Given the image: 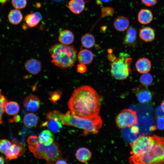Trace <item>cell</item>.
<instances>
[{
  "instance_id": "25",
  "label": "cell",
  "mask_w": 164,
  "mask_h": 164,
  "mask_svg": "<svg viewBox=\"0 0 164 164\" xmlns=\"http://www.w3.org/2000/svg\"><path fill=\"white\" fill-rule=\"evenodd\" d=\"M8 18L10 23L13 25H17L22 21L23 15L19 9H15L10 11L8 15Z\"/></svg>"
},
{
  "instance_id": "18",
  "label": "cell",
  "mask_w": 164,
  "mask_h": 164,
  "mask_svg": "<svg viewBox=\"0 0 164 164\" xmlns=\"http://www.w3.org/2000/svg\"><path fill=\"white\" fill-rule=\"evenodd\" d=\"M129 25L128 19L124 16H119L116 18L114 22L115 29L120 32H123L127 29Z\"/></svg>"
},
{
  "instance_id": "8",
  "label": "cell",
  "mask_w": 164,
  "mask_h": 164,
  "mask_svg": "<svg viewBox=\"0 0 164 164\" xmlns=\"http://www.w3.org/2000/svg\"><path fill=\"white\" fill-rule=\"evenodd\" d=\"M117 126L120 128L131 127L138 124V117L136 111L130 109L123 110L116 118Z\"/></svg>"
},
{
  "instance_id": "37",
  "label": "cell",
  "mask_w": 164,
  "mask_h": 164,
  "mask_svg": "<svg viewBox=\"0 0 164 164\" xmlns=\"http://www.w3.org/2000/svg\"><path fill=\"white\" fill-rule=\"evenodd\" d=\"M55 164H67L68 162L66 160L62 159L61 158L57 160Z\"/></svg>"
},
{
  "instance_id": "43",
  "label": "cell",
  "mask_w": 164,
  "mask_h": 164,
  "mask_svg": "<svg viewBox=\"0 0 164 164\" xmlns=\"http://www.w3.org/2000/svg\"><path fill=\"white\" fill-rule=\"evenodd\" d=\"M25 24H24L23 25H22V27L23 29H27V27L28 25L26 26Z\"/></svg>"
},
{
  "instance_id": "5",
  "label": "cell",
  "mask_w": 164,
  "mask_h": 164,
  "mask_svg": "<svg viewBox=\"0 0 164 164\" xmlns=\"http://www.w3.org/2000/svg\"><path fill=\"white\" fill-rule=\"evenodd\" d=\"M29 148L34 157L43 159L46 164H52L61 158L62 154L58 143L54 140L50 145H46L39 141L28 144Z\"/></svg>"
},
{
  "instance_id": "35",
  "label": "cell",
  "mask_w": 164,
  "mask_h": 164,
  "mask_svg": "<svg viewBox=\"0 0 164 164\" xmlns=\"http://www.w3.org/2000/svg\"><path fill=\"white\" fill-rule=\"evenodd\" d=\"M142 3L148 7L154 6L157 2V0H141Z\"/></svg>"
},
{
  "instance_id": "44",
  "label": "cell",
  "mask_w": 164,
  "mask_h": 164,
  "mask_svg": "<svg viewBox=\"0 0 164 164\" xmlns=\"http://www.w3.org/2000/svg\"><path fill=\"white\" fill-rule=\"evenodd\" d=\"M2 94L1 91V90H0V100L1 96H2Z\"/></svg>"
},
{
  "instance_id": "29",
  "label": "cell",
  "mask_w": 164,
  "mask_h": 164,
  "mask_svg": "<svg viewBox=\"0 0 164 164\" xmlns=\"http://www.w3.org/2000/svg\"><path fill=\"white\" fill-rule=\"evenodd\" d=\"M141 84L145 87L150 86L152 83L153 78L152 75L148 72L143 73L140 79Z\"/></svg>"
},
{
  "instance_id": "3",
  "label": "cell",
  "mask_w": 164,
  "mask_h": 164,
  "mask_svg": "<svg viewBox=\"0 0 164 164\" xmlns=\"http://www.w3.org/2000/svg\"><path fill=\"white\" fill-rule=\"evenodd\" d=\"M59 120L62 124L72 126L84 130L83 135L88 133L97 134L101 127L102 121L97 115L91 118L79 117L72 114L68 111L65 114H61Z\"/></svg>"
},
{
  "instance_id": "4",
  "label": "cell",
  "mask_w": 164,
  "mask_h": 164,
  "mask_svg": "<svg viewBox=\"0 0 164 164\" xmlns=\"http://www.w3.org/2000/svg\"><path fill=\"white\" fill-rule=\"evenodd\" d=\"M154 143L150 149L138 156H130L132 164H164V138L154 135Z\"/></svg>"
},
{
  "instance_id": "2",
  "label": "cell",
  "mask_w": 164,
  "mask_h": 164,
  "mask_svg": "<svg viewBox=\"0 0 164 164\" xmlns=\"http://www.w3.org/2000/svg\"><path fill=\"white\" fill-rule=\"evenodd\" d=\"M49 52L52 62L62 69L71 68L76 63L77 50L73 46L56 43L49 48Z\"/></svg>"
},
{
  "instance_id": "40",
  "label": "cell",
  "mask_w": 164,
  "mask_h": 164,
  "mask_svg": "<svg viewBox=\"0 0 164 164\" xmlns=\"http://www.w3.org/2000/svg\"><path fill=\"white\" fill-rule=\"evenodd\" d=\"M161 108L162 111L164 113V100L161 103Z\"/></svg>"
},
{
  "instance_id": "41",
  "label": "cell",
  "mask_w": 164,
  "mask_h": 164,
  "mask_svg": "<svg viewBox=\"0 0 164 164\" xmlns=\"http://www.w3.org/2000/svg\"><path fill=\"white\" fill-rule=\"evenodd\" d=\"M7 0H0V3L2 5H4L6 3Z\"/></svg>"
},
{
  "instance_id": "11",
  "label": "cell",
  "mask_w": 164,
  "mask_h": 164,
  "mask_svg": "<svg viewBox=\"0 0 164 164\" xmlns=\"http://www.w3.org/2000/svg\"><path fill=\"white\" fill-rule=\"evenodd\" d=\"M25 67L27 71L33 75L39 73L41 70L42 64L39 60L31 59L28 60L25 64Z\"/></svg>"
},
{
  "instance_id": "20",
  "label": "cell",
  "mask_w": 164,
  "mask_h": 164,
  "mask_svg": "<svg viewBox=\"0 0 164 164\" xmlns=\"http://www.w3.org/2000/svg\"><path fill=\"white\" fill-rule=\"evenodd\" d=\"M74 36L72 32L68 30H64L61 31L59 36L58 40L62 44L69 45L73 43Z\"/></svg>"
},
{
  "instance_id": "9",
  "label": "cell",
  "mask_w": 164,
  "mask_h": 164,
  "mask_svg": "<svg viewBox=\"0 0 164 164\" xmlns=\"http://www.w3.org/2000/svg\"><path fill=\"white\" fill-rule=\"evenodd\" d=\"M41 102L36 96L30 95L24 99L23 104L25 108L31 112H35L39 109Z\"/></svg>"
},
{
  "instance_id": "36",
  "label": "cell",
  "mask_w": 164,
  "mask_h": 164,
  "mask_svg": "<svg viewBox=\"0 0 164 164\" xmlns=\"http://www.w3.org/2000/svg\"><path fill=\"white\" fill-rule=\"evenodd\" d=\"M77 69L78 72L80 73H82L86 72L87 68L85 65L80 63L77 66Z\"/></svg>"
},
{
  "instance_id": "6",
  "label": "cell",
  "mask_w": 164,
  "mask_h": 164,
  "mask_svg": "<svg viewBox=\"0 0 164 164\" xmlns=\"http://www.w3.org/2000/svg\"><path fill=\"white\" fill-rule=\"evenodd\" d=\"M131 57L127 54L121 53L118 57L111 64V72L116 79L124 80L127 78L131 71Z\"/></svg>"
},
{
  "instance_id": "32",
  "label": "cell",
  "mask_w": 164,
  "mask_h": 164,
  "mask_svg": "<svg viewBox=\"0 0 164 164\" xmlns=\"http://www.w3.org/2000/svg\"><path fill=\"white\" fill-rule=\"evenodd\" d=\"M27 3V0H12V6L15 9H18L25 8Z\"/></svg>"
},
{
  "instance_id": "12",
  "label": "cell",
  "mask_w": 164,
  "mask_h": 164,
  "mask_svg": "<svg viewBox=\"0 0 164 164\" xmlns=\"http://www.w3.org/2000/svg\"><path fill=\"white\" fill-rule=\"evenodd\" d=\"M137 31L132 27H130L127 30L124 39L123 44L130 46L134 47L137 43Z\"/></svg>"
},
{
  "instance_id": "15",
  "label": "cell",
  "mask_w": 164,
  "mask_h": 164,
  "mask_svg": "<svg viewBox=\"0 0 164 164\" xmlns=\"http://www.w3.org/2000/svg\"><path fill=\"white\" fill-rule=\"evenodd\" d=\"M60 115L47 119L43 125H46L50 131L53 133L59 132L62 128V123L59 120Z\"/></svg>"
},
{
  "instance_id": "28",
  "label": "cell",
  "mask_w": 164,
  "mask_h": 164,
  "mask_svg": "<svg viewBox=\"0 0 164 164\" xmlns=\"http://www.w3.org/2000/svg\"><path fill=\"white\" fill-rule=\"evenodd\" d=\"M81 41L83 46L87 48L93 47L95 43L94 36L89 33H86L81 38Z\"/></svg>"
},
{
  "instance_id": "14",
  "label": "cell",
  "mask_w": 164,
  "mask_h": 164,
  "mask_svg": "<svg viewBox=\"0 0 164 164\" xmlns=\"http://www.w3.org/2000/svg\"><path fill=\"white\" fill-rule=\"evenodd\" d=\"M137 71L141 73L148 72L151 70L152 64L148 58L143 57L139 59L135 64Z\"/></svg>"
},
{
  "instance_id": "23",
  "label": "cell",
  "mask_w": 164,
  "mask_h": 164,
  "mask_svg": "<svg viewBox=\"0 0 164 164\" xmlns=\"http://www.w3.org/2000/svg\"><path fill=\"white\" fill-rule=\"evenodd\" d=\"M38 122V118L37 115L34 113H27L23 117V124L28 128H31L36 126Z\"/></svg>"
},
{
  "instance_id": "42",
  "label": "cell",
  "mask_w": 164,
  "mask_h": 164,
  "mask_svg": "<svg viewBox=\"0 0 164 164\" xmlns=\"http://www.w3.org/2000/svg\"><path fill=\"white\" fill-rule=\"evenodd\" d=\"M100 1L103 2H109L112 0H99Z\"/></svg>"
},
{
  "instance_id": "27",
  "label": "cell",
  "mask_w": 164,
  "mask_h": 164,
  "mask_svg": "<svg viewBox=\"0 0 164 164\" xmlns=\"http://www.w3.org/2000/svg\"><path fill=\"white\" fill-rule=\"evenodd\" d=\"M19 109L18 103L15 101H11L7 103L5 107V112L8 115H15L18 113Z\"/></svg>"
},
{
  "instance_id": "26",
  "label": "cell",
  "mask_w": 164,
  "mask_h": 164,
  "mask_svg": "<svg viewBox=\"0 0 164 164\" xmlns=\"http://www.w3.org/2000/svg\"><path fill=\"white\" fill-rule=\"evenodd\" d=\"M41 16L38 13H31L28 15L25 18L27 25L30 27L37 26L41 19Z\"/></svg>"
},
{
  "instance_id": "16",
  "label": "cell",
  "mask_w": 164,
  "mask_h": 164,
  "mask_svg": "<svg viewBox=\"0 0 164 164\" xmlns=\"http://www.w3.org/2000/svg\"><path fill=\"white\" fill-rule=\"evenodd\" d=\"M138 20L141 24L146 25L150 23L153 19V15L151 10L142 9L138 14Z\"/></svg>"
},
{
  "instance_id": "13",
  "label": "cell",
  "mask_w": 164,
  "mask_h": 164,
  "mask_svg": "<svg viewBox=\"0 0 164 164\" xmlns=\"http://www.w3.org/2000/svg\"><path fill=\"white\" fill-rule=\"evenodd\" d=\"M139 36L142 40L145 42H151L155 38L154 30L149 26L143 27L140 30Z\"/></svg>"
},
{
  "instance_id": "31",
  "label": "cell",
  "mask_w": 164,
  "mask_h": 164,
  "mask_svg": "<svg viewBox=\"0 0 164 164\" xmlns=\"http://www.w3.org/2000/svg\"><path fill=\"white\" fill-rule=\"evenodd\" d=\"M50 97L49 99L54 104L59 100L62 94L61 91L59 90L53 92H49Z\"/></svg>"
},
{
  "instance_id": "10",
  "label": "cell",
  "mask_w": 164,
  "mask_h": 164,
  "mask_svg": "<svg viewBox=\"0 0 164 164\" xmlns=\"http://www.w3.org/2000/svg\"><path fill=\"white\" fill-rule=\"evenodd\" d=\"M25 152V148L23 144L14 142L12 143L10 149L5 155L7 159L12 160L22 155Z\"/></svg>"
},
{
  "instance_id": "33",
  "label": "cell",
  "mask_w": 164,
  "mask_h": 164,
  "mask_svg": "<svg viewBox=\"0 0 164 164\" xmlns=\"http://www.w3.org/2000/svg\"><path fill=\"white\" fill-rule=\"evenodd\" d=\"M101 11L102 16L111 15L114 12L113 9L110 7L104 8H103Z\"/></svg>"
},
{
  "instance_id": "39",
  "label": "cell",
  "mask_w": 164,
  "mask_h": 164,
  "mask_svg": "<svg viewBox=\"0 0 164 164\" xmlns=\"http://www.w3.org/2000/svg\"><path fill=\"white\" fill-rule=\"evenodd\" d=\"M5 163V159L3 156H0V164Z\"/></svg>"
},
{
  "instance_id": "19",
  "label": "cell",
  "mask_w": 164,
  "mask_h": 164,
  "mask_svg": "<svg viewBox=\"0 0 164 164\" xmlns=\"http://www.w3.org/2000/svg\"><path fill=\"white\" fill-rule=\"evenodd\" d=\"M85 3L84 0H71L68 7L70 10L75 14H79L84 9Z\"/></svg>"
},
{
  "instance_id": "17",
  "label": "cell",
  "mask_w": 164,
  "mask_h": 164,
  "mask_svg": "<svg viewBox=\"0 0 164 164\" xmlns=\"http://www.w3.org/2000/svg\"><path fill=\"white\" fill-rule=\"evenodd\" d=\"M80 63L87 65L92 63L94 58L93 55L90 50L84 49L81 50L77 55Z\"/></svg>"
},
{
  "instance_id": "22",
  "label": "cell",
  "mask_w": 164,
  "mask_h": 164,
  "mask_svg": "<svg viewBox=\"0 0 164 164\" xmlns=\"http://www.w3.org/2000/svg\"><path fill=\"white\" fill-rule=\"evenodd\" d=\"M92 154L87 148L82 147L76 151V156L80 162L84 163L88 161L91 159Z\"/></svg>"
},
{
  "instance_id": "1",
  "label": "cell",
  "mask_w": 164,
  "mask_h": 164,
  "mask_svg": "<svg viewBox=\"0 0 164 164\" xmlns=\"http://www.w3.org/2000/svg\"><path fill=\"white\" fill-rule=\"evenodd\" d=\"M68 105L72 114L82 118H91L98 115L101 101L99 95L93 88L83 85L74 91Z\"/></svg>"
},
{
  "instance_id": "30",
  "label": "cell",
  "mask_w": 164,
  "mask_h": 164,
  "mask_svg": "<svg viewBox=\"0 0 164 164\" xmlns=\"http://www.w3.org/2000/svg\"><path fill=\"white\" fill-rule=\"evenodd\" d=\"M12 143L6 139L0 140V152L5 155L10 149Z\"/></svg>"
},
{
  "instance_id": "34",
  "label": "cell",
  "mask_w": 164,
  "mask_h": 164,
  "mask_svg": "<svg viewBox=\"0 0 164 164\" xmlns=\"http://www.w3.org/2000/svg\"><path fill=\"white\" fill-rule=\"evenodd\" d=\"M157 125L159 129L162 130L164 129V115L158 117L157 119Z\"/></svg>"
},
{
  "instance_id": "38",
  "label": "cell",
  "mask_w": 164,
  "mask_h": 164,
  "mask_svg": "<svg viewBox=\"0 0 164 164\" xmlns=\"http://www.w3.org/2000/svg\"><path fill=\"white\" fill-rule=\"evenodd\" d=\"M3 113L0 110V124H2L3 123V121L2 118V116L3 114Z\"/></svg>"
},
{
  "instance_id": "24",
  "label": "cell",
  "mask_w": 164,
  "mask_h": 164,
  "mask_svg": "<svg viewBox=\"0 0 164 164\" xmlns=\"http://www.w3.org/2000/svg\"><path fill=\"white\" fill-rule=\"evenodd\" d=\"M38 137L39 142L46 145H50L54 140L53 134L50 131L48 130L42 132Z\"/></svg>"
},
{
  "instance_id": "7",
  "label": "cell",
  "mask_w": 164,
  "mask_h": 164,
  "mask_svg": "<svg viewBox=\"0 0 164 164\" xmlns=\"http://www.w3.org/2000/svg\"><path fill=\"white\" fill-rule=\"evenodd\" d=\"M153 136H140L130 143L131 155L137 156L149 151L154 143Z\"/></svg>"
},
{
  "instance_id": "21",
  "label": "cell",
  "mask_w": 164,
  "mask_h": 164,
  "mask_svg": "<svg viewBox=\"0 0 164 164\" xmlns=\"http://www.w3.org/2000/svg\"><path fill=\"white\" fill-rule=\"evenodd\" d=\"M152 93L146 88L138 90L136 94L138 101L141 103H145L150 101L152 99Z\"/></svg>"
}]
</instances>
